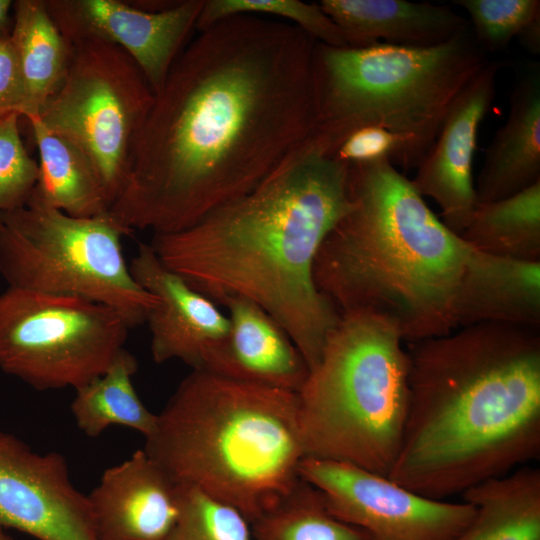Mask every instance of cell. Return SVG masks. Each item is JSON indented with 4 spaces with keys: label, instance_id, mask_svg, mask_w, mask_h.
<instances>
[{
    "label": "cell",
    "instance_id": "17",
    "mask_svg": "<svg viewBox=\"0 0 540 540\" xmlns=\"http://www.w3.org/2000/svg\"><path fill=\"white\" fill-rule=\"evenodd\" d=\"M229 330L202 369L251 384L299 393L309 367L286 331L243 298L224 303Z\"/></svg>",
    "mask_w": 540,
    "mask_h": 540
},
{
    "label": "cell",
    "instance_id": "1",
    "mask_svg": "<svg viewBox=\"0 0 540 540\" xmlns=\"http://www.w3.org/2000/svg\"><path fill=\"white\" fill-rule=\"evenodd\" d=\"M316 43L250 14L198 31L133 139L115 217L178 232L257 186L315 129Z\"/></svg>",
    "mask_w": 540,
    "mask_h": 540
},
{
    "label": "cell",
    "instance_id": "6",
    "mask_svg": "<svg viewBox=\"0 0 540 540\" xmlns=\"http://www.w3.org/2000/svg\"><path fill=\"white\" fill-rule=\"evenodd\" d=\"M487 63L471 27L430 47L317 42L313 134L335 154L354 130L385 128L402 142L396 168L417 169L451 107Z\"/></svg>",
    "mask_w": 540,
    "mask_h": 540
},
{
    "label": "cell",
    "instance_id": "25",
    "mask_svg": "<svg viewBox=\"0 0 540 540\" xmlns=\"http://www.w3.org/2000/svg\"><path fill=\"white\" fill-rule=\"evenodd\" d=\"M136 358L126 349L108 370L75 390L71 413L77 427L89 437L99 436L110 426L128 427L147 437L157 414L143 404L133 384Z\"/></svg>",
    "mask_w": 540,
    "mask_h": 540
},
{
    "label": "cell",
    "instance_id": "33",
    "mask_svg": "<svg viewBox=\"0 0 540 540\" xmlns=\"http://www.w3.org/2000/svg\"><path fill=\"white\" fill-rule=\"evenodd\" d=\"M516 38L530 54L538 55L540 53V14L536 15Z\"/></svg>",
    "mask_w": 540,
    "mask_h": 540
},
{
    "label": "cell",
    "instance_id": "3",
    "mask_svg": "<svg viewBox=\"0 0 540 540\" xmlns=\"http://www.w3.org/2000/svg\"><path fill=\"white\" fill-rule=\"evenodd\" d=\"M388 478L443 500L540 455V328L478 323L412 342Z\"/></svg>",
    "mask_w": 540,
    "mask_h": 540
},
{
    "label": "cell",
    "instance_id": "24",
    "mask_svg": "<svg viewBox=\"0 0 540 540\" xmlns=\"http://www.w3.org/2000/svg\"><path fill=\"white\" fill-rule=\"evenodd\" d=\"M460 236L492 256L540 262V181L510 197L477 204Z\"/></svg>",
    "mask_w": 540,
    "mask_h": 540
},
{
    "label": "cell",
    "instance_id": "29",
    "mask_svg": "<svg viewBox=\"0 0 540 540\" xmlns=\"http://www.w3.org/2000/svg\"><path fill=\"white\" fill-rule=\"evenodd\" d=\"M469 15L476 43L485 52L505 49L538 14L539 0H456Z\"/></svg>",
    "mask_w": 540,
    "mask_h": 540
},
{
    "label": "cell",
    "instance_id": "21",
    "mask_svg": "<svg viewBox=\"0 0 540 540\" xmlns=\"http://www.w3.org/2000/svg\"><path fill=\"white\" fill-rule=\"evenodd\" d=\"M26 120L39 152V179L30 198L74 217L108 212L110 201L89 157L76 144L49 130L38 115Z\"/></svg>",
    "mask_w": 540,
    "mask_h": 540
},
{
    "label": "cell",
    "instance_id": "28",
    "mask_svg": "<svg viewBox=\"0 0 540 540\" xmlns=\"http://www.w3.org/2000/svg\"><path fill=\"white\" fill-rule=\"evenodd\" d=\"M167 540H253L250 522L234 507L180 485V513Z\"/></svg>",
    "mask_w": 540,
    "mask_h": 540
},
{
    "label": "cell",
    "instance_id": "2",
    "mask_svg": "<svg viewBox=\"0 0 540 540\" xmlns=\"http://www.w3.org/2000/svg\"><path fill=\"white\" fill-rule=\"evenodd\" d=\"M351 207L348 165L311 134L249 192L184 230L153 234L149 244L216 304L243 298L265 310L310 371L340 319L315 285L314 264Z\"/></svg>",
    "mask_w": 540,
    "mask_h": 540
},
{
    "label": "cell",
    "instance_id": "4",
    "mask_svg": "<svg viewBox=\"0 0 540 540\" xmlns=\"http://www.w3.org/2000/svg\"><path fill=\"white\" fill-rule=\"evenodd\" d=\"M352 207L323 241L318 291L342 315L391 323L410 343L461 328L475 248L450 230L388 158L348 166Z\"/></svg>",
    "mask_w": 540,
    "mask_h": 540
},
{
    "label": "cell",
    "instance_id": "32",
    "mask_svg": "<svg viewBox=\"0 0 540 540\" xmlns=\"http://www.w3.org/2000/svg\"><path fill=\"white\" fill-rule=\"evenodd\" d=\"M12 114L27 118L31 111L10 30L5 27L0 31V121Z\"/></svg>",
    "mask_w": 540,
    "mask_h": 540
},
{
    "label": "cell",
    "instance_id": "10",
    "mask_svg": "<svg viewBox=\"0 0 540 540\" xmlns=\"http://www.w3.org/2000/svg\"><path fill=\"white\" fill-rule=\"evenodd\" d=\"M67 43L65 77L38 117L89 157L112 206L124 183L133 139L155 93L137 63L118 45L96 37Z\"/></svg>",
    "mask_w": 540,
    "mask_h": 540
},
{
    "label": "cell",
    "instance_id": "16",
    "mask_svg": "<svg viewBox=\"0 0 540 540\" xmlns=\"http://www.w3.org/2000/svg\"><path fill=\"white\" fill-rule=\"evenodd\" d=\"M100 540H167L180 485L144 449L107 468L87 495Z\"/></svg>",
    "mask_w": 540,
    "mask_h": 540
},
{
    "label": "cell",
    "instance_id": "26",
    "mask_svg": "<svg viewBox=\"0 0 540 540\" xmlns=\"http://www.w3.org/2000/svg\"><path fill=\"white\" fill-rule=\"evenodd\" d=\"M250 526L253 540H374L366 531L336 517L322 493L301 477Z\"/></svg>",
    "mask_w": 540,
    "mask_h": 540
},
{
    "label": "cell",
    "instance_id": "34",
    "mask_svg": "<svg viewBox=\"0 0 540 540\" xmlns=\"http://www.w3.org/2000/svg\"><path fill=\"white\" fill-rule=\"evenodd\" d=\"M13 1L0 0V31L6 27L10 10H12Z\"/></svg>",
    "mask_w": 540,
    "mask_h": 540
},
{
    "label": "cell",
    "instance_id": "8",
    "mask_svg": "<svg viewBox=\"0 0 540 540\" xmlns=\"http://www.w3.org/2000/svg\"><path fill=\"white\" fill-rule=\"evenodd\" d=\"M132 232L110 210L74 217L30 198L2 217L0 275L8 287L105 304L135 327L158 299L136 282L124 258L121 239Z\"/></svg>",
    "mask_w": 540,
    "mask_h": 540
},
{
    "label": "cell",
    "instance_id": "13",
    "mask_svg": "<svg viewBox=\"0 0 540 540\" xmlns=\"http://www.w3.org/2000/svg\"><path fill=\"white\" fill-rule=\"evenodd\" d=\"M44 2L66 41L96 37L118 45L137 63L156 93L196 29L205 0L177 1L158 11L118 0Z\"/></svg>",
    "mask_w": 540,
    "mask_h": 540
},
{
    "label": "cell",
    "instance_id": "18",
    "mask_svg": "<svg viewBox=\"0 0 540 540\" xmlns=\"http://www.w3.org/2000/svg\"><path fill=\"white\" fill-rule=\"evenodd\" d=\"M540 181V65L529 64L510 95L505 123L485 152L477 204L510 197Z\"/></svg>",
    "mask_w": 540,
    "mask_h": 540
},
{
    "label": "cell",
    "instance_id": "7",
    "mask_svg": "<svg viewBox=\"0 0 540 540\" xmlns=\"http://www.w3.org/2000/svg\"><path fill=\"white\" fill-rule=\"evenodd\" d=\"M402 342L382 318L340 315L298 393L306 457L388 477L408 409L409 356Z\"/></svg>",
    "mask_w": 540,
    "mask_h": 540
},
{
    "label": "cell",
    "instance_id": "5",
    "mask_svg": "<svg viewBox=\"0 0 540 540\" xmlns=\"http://www.w3.org/2000/svg\"><path fill=\"white\" fill-rule=\"evenodd\" d=\"M143 449L178 485L234 507L251 523L300 478L306 454L298 393L192 369L157 414Z\"/></svg>",
    "mask_w": 540,
    "mask_h": 540
},
{
    "label": "cell",
    "instance_id": "27",
    "mask_svg": "<svg viewBox=\"0 0 540 540\" xmlns=\"http://www.w3.org/2000/svg\"><path fill=\"white\" fill-rule=\"evenodd\" d=\"M242 14L279 19L297 26L319 43L348 47L340 28L319 4L299 0H205L196 29L201 31L222 19Z\"/></svg>",
    "mask_w": 540,
    "mask_h": 540
},
{
    "label": "cell",
    "instance_id": "15",
    "mask_svg": "<svg viewBox=\"0 0 540 540\" xmlns=\"http://www.w3.org/2000/svg\"><path fill=\"white\" fill-rule=\"evenodd\" d=\"M129 268L136 282L158 299L145 322L154 362L180 360L192 369H202L227 336L228 316L166 268L149 243L138 245Z\"/></svg>",
    "mask_w": 540,
    "mask_h": 540
},
{
    "label": "cell",
    "instance_id": "12",
    "mask_svg": "<svg viewBox=\"0 0 540 540\" xmlns=\"http://www.w3.org/2000/svg\"><path fill=\"white\" fill-rule=\"evenodd\" d=\"M0 527L37 540H100L87 495L58 452L38 453L0 431Z\"/></svg>",
    "mask_w": 540,
    "mask_h": 540
},
{
    "label": "cell",
    "instance_id": "9",
    "mask_svg": "<svg viewBox=\"0 0 540 540\" xmlns=\"http://www.w3.org/2000/svg\"><path fill=\"white\" fill-rule=\"evenodd\" d=\"M129 329L105 304L7 287L0 293V370L36 390H76L108 370Z\"/></svg>",
    "mask_w": 540,
    "mask_h": 540
},
{
    "label": "cell",
    "instance_id": "19",
    "mask_svg": "<svg viewBox=\"0 0 540 540\" xmlns=\"http://www.w3.org/2000/svg\"><path fill=\"white\" fill-rule=\"evenodd\" d=\"M319 5L340 28L348 47H430L470 28L449 5L406 0H322Z\"/></svg>",
    "mask_w": 540,
    "mask_h": 540
},
{
    "label": "cell",
    "instance_id": "11",
    "mask_svg": "<svg viewBox=\"0 0 540 540\" xmlns=\"http://www.w3.org/2000/svg\"><path fill=\"white\" fill-rule=\"evenodd\" d=\"M299 476L316 487L329 510L374 540H453L475 506L429 498L364 468L304 457Z\"/></svg>",
    "mask_w": 540,
    "mask_h": 540
},
{
    "label": "cell",
    "instance_id": "23",
    "mask_svg": "<svg viewBox=\"0 0 540 540\" xmlns=\"http://www.w3.org/2000/svg\"><path fill=\"white\" fill-rule=\"evenodd\" d=\"M12 10L10 36L26 85L30 117L39 114L62 84L69 63V45L43 0L13 1Z\"/></svg>",
    "mask_w": 540,
    "mask_h": 540
},
{
    "label": "cell",
    "instance_id": "14",
    "mask_svg": "<svg viewBox=\"0 0 540 540\" xmlns=\"http://www.w3.org/2000/svg\"><path fill=\"white\" fill-rule=\"evenodd\" d=\"M501 65L488 62L459 95L411 183L441 209L442 222L461 235L477 205L473 159L477 133L496 93Z\"/></svg>",
    "mask_w": 540,
    "mask_h": 540
},
{
    "label": "cell",
    "instance_id": "22",
    "mask_svg": "<svg viewBox=\"0 0 540 540\" xmlns=\"http://www.w3.org/2000/svg\"><path fill=\"white\" fill-rule=\"evenodd\" d=\"M461 495L475 506V513L453 540H540L538 468L518 467Z\"/></svg>",
    "mask_w": 540,
    "mask_h": 540
},
{
    "label": "cell",
    "instance_id": "30",
    "mask_svg": "<svg viewBox=\"0 0 540 540\" xmlns=\"http://www.w3.org/2000/svg\"><path fill=\"white\" fill-rule=\"evenodd\" d=\"M21 118L12 114L0 121V226L6 213L27 204L39 179V165L21 138Z\"/></svg>",
    "mask_w": 540,
    "mask_h": 540
},
{
    "label": "cell",
    "instance_id": "20",
    "mask_svg": "<svg viewBox=\"0 0 540 540\" xmlns=\"http://www.w3.org/2000/svg\"><path fill=\"white\" fill-rule=\"evenodd\" d=\"M478 323L540 328V262L475 250L462 298V327Z\"/></svg>",
    "mask_w": 540,
    "mask_h": 540
},
{
    "label": "cell",
    "instance_id": "31",
    "mask_svg": "<svg viewBox=\"0 0 540 540\" xmlns=\"http://www.w3.org/2000/svg\"><path fill=\"white\" fill-rule=\"evenodd\" d=\"M402 151L399 137L378 126H365L351 132L334 157L346 165L369 163L388 158L396 167Z\"/></svg>",
    "mask_w": 540,
    "mask_h": 540
},
{
    "label": "cell",
    "instance_id": "35",
    "mask_svg": "<svg viewBox=\"0 0 540 540\" xmlns=\"http://www.w3.org/2000/svg\"><path fill=\"white\" fill-rule=\"evenodd\" d=\"M0 540H12V538L0 527Z\"/></svg>",
    "mask_w": 540,
    "mask_h": 540
}]
</instances>
